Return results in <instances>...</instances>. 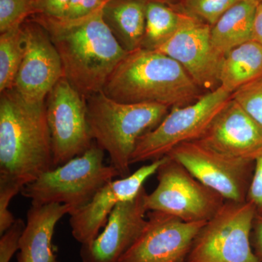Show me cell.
<instances>
[{
  "mask_svg": "<svg viewBox=\"0 0 262 262\" xmlns=\"http://www.w3.org/2000/svg\"><path fill=\"white\" fill-rule=\"evenodd\" d=\"M25 53L23 26H18L0 35V92L14 87L15 79Z\"/></svg>",
  "mask_w": 262,
  "mask_h": 262,
  "instance_id": "obj_22",
  "label": "cell"
},
{
  "mask_svg": "<svg viewBox=\"0 0 262 262\" xmlns=\"http://www.w3.org/2000/svg\"><path fill=\"white\" fill-rule=\"evenodd\" d=\"M206 222H187L158 211L118 262H185L194 238Z\"/></svg>",
  "mask_w": 262,
  "mask_h": 262,
  "instance_id": "obj_12",
  "label": "cell"
},
{
  "mask_svg": "<svg viewBox=\"0 0 262 262\" xmlns=\"http://www.w3.org/2000/svg\"><path fill=\"white\" fill-rule=\"evenodd\" d=\"M258 0H239L211 27V42L215 51L225 56L234 48L252 40Z\"/></svg>",
  "mask_w": 262,
  "mask_h": 262,
  "instance_id": "obj_19",
  "label": "cell"
},
{
  "mask_svg": "<svg viewBox=\"0 0 262 262\" xmlns=\"http://www.w3.org/2000/svg\"><path fill=\"white\" fill-rule=\"evenodd\" d=\"M25 225L23 220L16 219L13 225L1 234L0 262H10L15 253L18 251L19 242Z\"/></svg>",
  "mask_w": 262,
  "mask_h": 262,
  "instance_id": "obj_27",
  "label": "cell"
},
{
  "mask_svg": "<svg viewBox=\"0 0 262 262\" xmlns=\"http://www.w3.org/2000/svg\"><path fill=\"white\" fill-rule=\"evenodd\" d=\"M211 31V26L185 13L177 32L156 50L180 63L200 89L209 91L220 86L225 58L213 47Z\"/></svg>",
  "mask_w": 262,
  "mask_h": 262,
  "instance_id": "obj_13",
  "label": "cell"
},
{
  "mask_svg": "<svg viewBox=\"0 0 262 262\" xmlns=\"http://www.w3.org/2000/svg\"><path fill=\"white\" fill-rule=\"evenodd\" d=\"M110 1L111 0H70L62 18L74 20L87 16L101 9Z\"/></svg>",
  "mask_w": 262,
  "mask_h": 262,
  "instance_id": "obj_28",
  "label": "cell"
},
{
  "mask_svg": "<svg viewBox=\"0 0 262 262\" xmlns=\"http://www.w3.org/2000/svg\"><path fill=\"white\" fill-rule=\"evenodd\" d=\"M146 26L141 48L156 51L177 32L185 13L166 3L147 0Z\"/></svg>",
  "mask_w": 262,
  "mask_h": 262,
  "instance_id": "obj_21",
  "label": "cell"
},
{
  "mask_svg": "<svg viewBox=\"0 0 262 262\" xmlns=\"http://www.w3.org/2000/svg\"><path fill=\"white\" fill-rule=\"evenodd\" d=\"M253 40L262 46V2L258 4L253 24Z\"/></svg>",
  "mask_w": 262,
  "mask_h": 262,
  "instance_id": "obj_32",
  "label": "cell"
},
{
  "mask_svg": "<svg viewBox=\"0 0 262 262\" xmlns=\"http://www.w3.org/2000/svg\"><path fill=\"white\" fill-rule=\"evenodd\" d=\"M95 143L108 153L121 178L130 174L131 158L141 136L158 126L170 107L158 103H124L103 91L85 98Z\"/></svg>",
  "mask_w": 262,
  "mask_h": 262,
  "instance_id": "obj_4",
  "label": "cell"
},
{
  "mask_svg": "<svg viewBox=\"0 0 262 262\" xmlns=\"http://www.w3.org/2000/svg\"><path fill=\"white\" fill-rule=\"evenodd\" d=\"M261 75L262 46L252 39L225 55L221 67L220 86L232 94Z\"/></svg>",
  "mask_w": 262,
  "mask_h": 262,
  "instance_id": "obj_20",
  "label": "cell"
},
{
  "mask_svg": "<svg viewBox=\"0 0 262 262\" xmlns=\"http://www.w3.org/2000/svg\"><path fill=\"white\" fill-rule=\"evenodd\" d=\"M232 98L262 128V75L236 90Z\"/></svg>",
  "mask_w": 262,
  "mask_h": 262,
  "instance_id": "obj_24",
  "label": "cell"
},
{
  "mask_svg": "<svg viewBox=\"0 0 262 262\" xmlns=\"http://www.w3.org/2000/svg\"><path fill=\"white\" fill-rule=\"evenodd\" d=\"M165 159L164 157L150 162L126 177L108 182L87 205L70 214V224L74 238L81 245L92 242L106 225L115 207L122 202L134 199L144 187L146 181L156 174Z\"/></svg>",
  "mask_w": 262,
  "mask_h": 262,
  "instance_id": "obj_14",
  "label": "cell"
},
{
  "mask_svg": "<svg viewBox=\"0 0 262 262\" xmlns=\"http://www.w3.org/2000/svg\"><path fill=\"white\" fill-rule=\"evenodd\" d=\"M154 1L161 2V3H166V4H170L173 0H154Z\"/></svg>",
  "mask_w": 262,
  "mask_h": 262,
  "instance_id": "obj_33",
  "label": "cell"
},
{
  "mask_svg": "<svg viewBox=\"0 0 262 262\" xmlns=\"http://www.w3.org/2000/svg\"><path fill=\"white\" fill-rule=\"evenodd\" d=\"M25 53L13 89L24 101L42 104L64 77L59 54L46 29L31 18L23 24Z\"/></svg>",
  "mask_w": 262,
  "mask_h": 262,
  "instance_id": "obj_11",
  "label": "cell"
},
{
  "mask_svg": "<svg viewBox=\"0 0 262 262\" xmlns=\"http://www.w3.org/2000/svg\"><path fill=\"white\" fill-rule=\"evenodd\" d=\"M246 201L254 207L256 214H262V154L255 160L254 170Z\"/></svg>",
  "mask_w": 262,
  "mask_h": 262,
  "instance_id": "obj_29",
  "label": "cell"
},
{
  "mask_svg": "<svg viewBox=\"0 0 262 262\" xmlns=\"http://www.w3.org/2000/svg\"><path fill=\"white\" fill-rule=\"evenodd\" d=\"M71 208L59 203H32L19 242L17 262H59L54 252L53 237L58 222Z\"/></svg>",
  "mask_w": 262,
  "mask_h": 262,
  "instance_id": "obj_17",
  "label": "cell"
},
{
  "mask_svg": "<svg viewBox=\"0 0 262 262\" xmlns=\"http://www.w3.org/2000/svg\"><path fill=\"white\" fill-rule=\"evenodd\" d=\"M145 187L131 201L119 203L108 216L101 233L89 244L82 245V262H118L146 225L148 209Z\"/></svg>",
  "mask_w": 262,
  "mask_h": 262,
  "instance_id": "obj_15",
  "label": "cell"
},
{
  "mask_svg": "<svg viewBox=\"0 0 262 262\" xmlns=\"http://www.w3.org/2000/svg\"><path fill=\"white\" fill-rule=\"evenodd\" d=\"M239 0H184L182 10L213 27Z\"/></svg>",
  "mask_w": 262,
  "mask_h": 262,
  "instance_id": "obj_23",
  "label": "cell"
},
{
  "mask_svg": "<svg viewBox=\"0 0 262 262\" xmlns=\"http://www.w3.org/2000/svg\"><path fill=\"white\" fill-rule=\"evenodd\" d=\"M54 167L83 154L94 144L83 97L63 77L51 90L46 101Z\"/></svg>",
  "mask_w": 262,
  "mask_h": 262,
  "instance_id": "obj_10",
  "label": "cell"
},
{
  "mask_svg": "<svg viewBox=\"0 0 262 262\" xmlns=\"http://www.w3.org/2000/svg\"><path fill=\"white\" fill-rule=\"evenodd\" d=\"M70 0H34L35 14L62 18Z\"/></svg>",
  "mask_w": 262,
  "mask_h": 262,
  "instance_id": "obj_30",
  "label": "cell"
},
{
  "mask_svg": "<svg viewBox=\"0 0 262 262\" xmlns=\"http://www.w3.org/2000/svg\"><path fill=\"white\" fill-rule=\"evenodd\" d=\"M251 242L253 252L258 261L262 262V214H256L253 220Z\"/></svg>",
  "mask_w": 262,
  "mask_h": 262,
  "instance_id": "obj_31",
  "label": "cell"
},
{
  "mask_svg": "<svg viewBox=\"0 0 262 262\" xmlns=\"http://www.w3.org/2000/svg\"><path fill=\"white\" fill-rule=\"evenodd\" d=\"M231 97L220 86L194 103L170 108L158 126L139 139L131 165L161 159L183 143L199 139Z\"/></svg>",
  "mask_w": 262,
  "mask_h": 262,
  "instance_id": "obj_6",
  "label": "cell"
},
{
  "mask_svg": "<svg viewBox=\"0 0 262 262\" xmlns=\"http://www.w3.org/2000/svg\"><path fill=\"white\" fill-rule=\"evenodd\" d=\"M167 156L182 164L193 177L225 201H246L255 161L231 158L198 140L183 143Z\"/></svg>",
  "mask_w": 262,
  "mask_h": 262,
  "instance_id": "obj_9",
  "label": "cell"
},
{
  "mask_svg": "<svg viewBox=\"0 0 262 262\" xmlns=\"http://www.w3.org/2000/svg\"><path fill=\"white\" fill-rule=\"evenodd\" d=\"M23 186L19 183L0 177V234L13 225L16 220L13 213L9 210L12 199L19 192H21Z\"/></svg>",
  "mask_w": 262,
  "mask_h": 262,
  "instance_id": "obj_26",
  "label": "cell"
},
{
  "mask_svg": "<svg viewBox=\"0 0 262 262\" xmlns=\"http://www.w3.org/2000/svg\"><path fill=\"white\" fill-rule=\"evenodd\" d=\"M103 91L118 102L158 103L170 108L191 104L203 96L180 63L163 53L143 48L127 53Z\"/></svg>",
  "mask_w": 262,
  "mask_h": 262,
  "instance_id": "obj_3",
  "label": "cell"
},
{
  "mask_svg": "<svg viewBox=\"0 0 262 262\" xmlns=\"http://www.w3.org/2000/svg\"><path fill=\"white\" fill-rule=\"evenodd\" d=\"M103 8L82 18L67 20L32 15L56 47L64 77L84 98L103 91L127 55L105 23Z\"/></svg>",
  "mask_w": 262,
  "mask_h": 262,
  "instance_id": "obj_1",
  "label": "cell"
},
{
  "mask_svg": "<svg viewBox=\"0 0 262 262\" xmlns=\"http://www.w3.org/2000/svg\"><path fill=\"white\" fill-rule=\"evenodd\" d=\"M256 215L247 201H226L196 234L185 262H260L251 242Z\"/></svg>",
  "mask_w": 262,
  "mask_h": 262,
  "instance_id": "obj_7",
  "label": "cell"
},
{
  "mask_svg": "<svg viewBox=\"0 0 262 262\" xmlns=\"http://www.w3.org/2000/svg\"><path fill=\"white\" fill-rule=\"evenodd\" d=\"M198 141L222 154L255 161L262 154V128L232 99Z\"/></svg>",
  "mask_w": 262,
  "mask_h": 262,
  "instance_id": "obj_16",
  "label": "cell"
},
{
  "mask_svg": "<svg viewBox=\"0 0 262 262\" xmlns=\"http://www.w3.org/2000/svg\"><path fill=\"white\" fill-rule=\"evenodd\" d=\"M258 1L262 2V0H258Z\"/></svg>",
  "mask_w": 262,
  "mask_h": 262,
  "instance_id": "obj_34",
  "label": "cell"
},
{
  "mask_svg": "<svg viewBox=\"0 0 262 262\" xmlns=\"http://www.w3.org/2000/svg\"><path fill=\"white\" fill-rule=\"evenodd\" d=\"M46 103L24 101L14 89L0 98V177L23 187L54 168Z\"/></svg>",
  "mask_w": 262,
  "mask_h": 262,
  "instance_id": "obj_2",
  "label": "cell"
},
{
  "mask_svg": "<svg viewBox=\"0 0 262 262\" xmlns=\"http://www.w3.org/2000/svg\"><path fill=\"white\" fill-rule=\"evenodd\" d=\"M104 152L94 143L83 154L24 186L20 192L32 203L69 206L72 214L87 205L103 186L120 177L116 169L104 163Z\"/></svg>",
  "mask_w": 262,
  "mask_h": 262,
  "instance_id": "obj_5",
  "label": "cell"
},
{
  "mask_svg": "<svg viewBox=\"0 0 262 262\" xmlns=\"http://www.w3.org/2000/svg\"><path fill=\"white\" fill-rule=\"evenodd\" d=\"M156 174L158 186L146 198L148 211L164 212L187 222H208L225 203L223 196L168 156Z\"/></svg>",
  "mask_w": 262,
  "mask_h": 262,
  "instance_id": "obj_8",
  "label": "cell"
},
{
  "mask_svg": "<svg viewBox=\"0 0 262 262\" xmlns=\"http://www.w3.org/2000/svg\"><path fill=\"white\" fill-rule=\"evenodd\" d=\"M147 0H111L103 6V18L127 53L141 47L145 32Z\"/></svg>",
  "mask_w": 262,
  "mask_h": 262,
  "instance_id": "obj_18",
  "label": "cell"
},
{
  "mask_svg": "<svg viewBox=\"0 0 262 262\" xmlns=\"http://www.w3.org/2000/svg\"><path fill=\"white\" fill-rule=\"evenodd\" d=\"M34 14V0H0V32L22 25Z\"/></svg>",
  "mask_w": 262,
  "mask_h": 262,
  "instance_id": "obj_25",
  "label": "cell"
}]
</instances>
